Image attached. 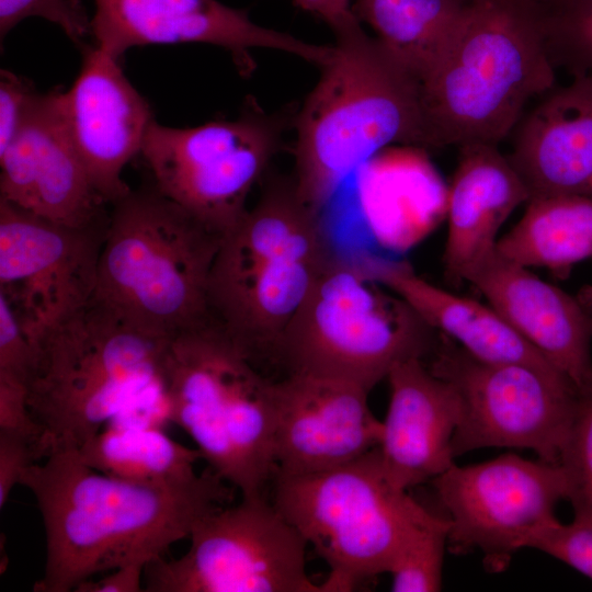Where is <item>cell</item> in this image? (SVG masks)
Masks as SVG:
<instances>
[{
	"mask_svg": "<svg viewBox=\"0 0 592 592\" xmlns=\"http://www.w3.org/2000/svg\"><path fill=\"white\" fill-rule=\"evenodd\" d=\"M0 200L50 221L87 227L107 219L62 113L61 92L35 93L0 150Z\"/></svg>",
	"mask_w": 592,
	"mask_h": 592,
	"instance_id": "17",
	"label": "cell"
},
{
	"mask_svg": "<svg viewBox=\"0 0 592 592\" xmlns=\"http://www.w3.org/2000/svg\"><path fill=\"white\" fill-rule=\"evenodd\" d=\"M466 0H354L353 12L421 82L445 50Z\"/></svg>",
	"mask_w": 592,
	"mask_h": 592,
	"instance_id": "26",
	"label": "cell"
},
{
	"mask_svg": "<svg viewBox=\"0 0 592 592\" xmlns=\"http://www.w3.org/2000/svg\"><path fill=\"white\" fill-rule=\"evenodd\" d=\"M301 10L311 13L325 22L340 37L362 27L353 12L351 0H293Z\"/></svg>",
	"mask_w": 592,
	"mask_h": 592,
	"instance_id": "36",
	"label": "cell"
},
{
	"mask_svg": "<svg viewBox=\"0 0 592 592\" xmlns=\"http://www.w3.org/2000/svg\"><path fill=\"white\" fill-rule=\"evenodd\" d=\"M497 252L525 267L563 271L592 257V197H531L519 223L498 239Z\"/></svg>",
	"mask_w": 592,
	"mask_h": 592,
	"instance_id": "24",
	"label": "cell"
},
{
	"mask_svg": "<svg viewBox=\"0 0 592 592\" xmlns=\"http://www.w3.org/2000/svg\"><path fill=\"white\" fill-rule=\"evenodd\" d=\"M432 482L449 516V549H480L487 568L496 571L527 548L536 532L559 521L556 505L567 499L559 464L511 453L468 466L453 464Z\"/></svg>",
	"mask_w": 592,
	"mask_h": 592,
	"instance_id": "13",
	"label": "cell"
},
{
	"mask_svg": "<svg viewBox=\"0 0 592 592\" xmlns=\"http://www.w3.org/2000/svg\"><path fill=\"white\" fill-rule=\"evenodd\" d=\"M145 565L133 563L110 571L99 580L81 582L76 592H140L144 590Z\"/></svg>",
	"mask_w": 592,
	"mask_h": 592,
	"instance_id": "37",
	"label": "cell"
},
{
	"mask_svg": "<svg viewBox=\"0 0 592 592\" xmlns=\"http://www.w3.org/2000/svg\"><path fill=\"white\" fill-rule=\"evenodd\" d=\"M361 257L379 283L400 296L434 331L456 341L473 357L487 363L525 364L546 373L562 374L490 305L435 286L419 276L406 261L368 253H361Z\"/></svg>",
	"mask_w": 592,
	"mask_h": 592,
	"instance_id": "23",
	"label": "cell"
},
{
	"mask_svg": "<svg viewBox=\"0 0 592 592\" xmlns=\"http://www.w3.org/2000/svg\"><path fill=\"white\" fill-rule=\"evenodd\" d=\"M387 379L390 397L378 451L388 479L409 490L454 464L452 439L463 402L456 387L419 357L397 363Z\"/></svg>",
	"mask_w": 592,
	"mask_h": 592,
	"instance_id": "20",
	"label": "cell"
},
{
	"mask_svg": "<svg viewBox=\"0 0 592 592\" xmlns=\"http://www.w3.org/2000/svg\"><path fill=\"white\" fill-rule=\"evenodd\" d=\"M296 115L293 181L325 212L343 181L391 144L435 147L421 80L363 27L335 37Z\"/></svg>",
	"mask_w": 592,
	"mask_h": 592,
	"instance_id": "2",
	"label": "cell"
},
{
	"mask_svg": "<svg viewBox=\"0 0 592 592\" xmlns=\"http://www.w3.org/2000/svg\"><path fill=\"white\" fill-rule=\"evenodd\" d=\"M179 558L145 568L146 592H323L307 572L308 544L265 496L205 514Z\"/></svg>",
	"mask_w": 592,
	"mask_h": 592,
	"instance_id": "11",
	"label": "cell"
},
{
	"mask_svg": "<svg viewBox=\"0 0 592 592\" xmlns=\"http://www.w3.org/2000/svg\"><path fill=\"white\" fill-rule=\"evenodd\" d=\"M107 221L65 226L0 200V294L35 352L92 299Z\"/></svg>",
	"mask_w": 592,
	"mask_h": 592,
	"instance_id": "14",
	"label": "cell"
},
{
	"mask_svg": "<svg viewBox=\"0 0 592 592\" xmlns=\"http://www.w3.org/2000/svg\"><path fill=\"white\" fill-rule=\"evenodd\" d=\"M173 337L94 299L50 331L36 348L27 383L39 459L80 448L127 411L166 406Z\"/></svg>",
	"mask_w": 592,
	"mask_h": 592,
	"instance_id": "3",
	"label": "cell"
},
{
	"mask_svg": "<svg viewBox=\"0 0 592 592\" xmlns=\"http://www.w3.org/2000/svg\"><path fill=\"white\" fill-rule=\"evenodd\" d=\"M272 502L328 565L322 591H351L389 572L407 543L440 517L388 479L378 446L329 470L274 476Z\"/></svg>",
	"mask_w": 592,
	"mask_h": 592,
	"instance_id": "9",
	"label": "cell"
},
{
	"mask_svg": "<svg viewBox=\"0 0 592 592\" xmlns=\"http://www.w3.org/2000/svg\"><path fill=\"white\" fill-rule=\"evenodd\" d=\"M592 579V521L573 519L540 528L527 544Z\"/></svg>",
	"mask_w": 592,
	"mask_h": 592,
	"instance_id": "30",
	"label": "cell"
},
{
	"mask_svg": "<svg viewBox=\"0 0 592 592\" xmlns=\"http://www.w3.org/2000/svg\"><path fill=\"white\" fill-rule=\"evenodd\" d=\"M0 431L30 439L38 458L41 429L34 421L27 403V385L0 376Z\"/></svg>",
	"mask_w": 592,
	"mask_h": 592,
	"instance_id": "33",
	"label": "cell"
},
{
	"mask_svg": "<svg viewBox=\"0 0 592 592\" xmlns=\"http://www.w3.org/2000/svg\"><path fill=\"white\" fill-rule=\"evenodd\" d=\"M33 442L20 434L0 431V508L24 471L37 460Z\"/></svg>",
	"mask_w": 592,
	"mask_h": 592,
	"instance_id": "35",
	"label": "cell"
},
{
	"mask_svg": "<svg viewBox=\"0 0 592 592\" xmlns=\"http://www.w3.org/2000/svg\"><path fill=\"white\" fill-rule=\"evenodd\" d=\"M432 331L369 273L361 254L339 250L285 328L273 357L287 373L371 391L397 363L432 351Z\"/></svg>",
	"mask_w": 592,
	"mask_h": 592,
	"instance_id": "8",
	"label": "cell"
},
{
	"mask_svg": "<svg viewBox=\"0 0 592 592\" xmlns=\"http://www.w3.org/2000/svg\"><path fill=\"white\" fill-rule=\"evenodd\" d=\"M574 519L592 521V396L582 397L560 452Z\"/></svg>",
	"mask_w": 592,
	"mask_h": 592,
	"instance_id": "28",
	"label": "cell"
},
{
	"mask_svg": "<svg viewBox=\"0 0 592 592\" xmlns=\"http://www.w3.org/2000/svg\"><path fill=\"white\" fill-rule=\"evenodd\" d=\"M223 236L155 186L130 190L112 204L92 299L169 335L201 325Z\"/></svg>",
	"mask_w": 592,
	"mask_h": 592,
	"instance_id": "7",
	"label": "cell"
},
{
	"mask_svg": "<svg viewBox=\"0 0 592 592\" xmlns=\"http://www.w3.org/2000/svg\"><path fill=\"white\" fill-rule=\"evenodd\" d=\"M449 520L440 516L421 528L401 549L389 572L394 592H435L442 587V567Z\"/></svg>",
	"mask_w": 592,
	"mask_h": 592,
	"instance_id": "27",
	"label": "cell"
},
{
	"mask_svg": "<svg viewBox=\"0 0 592 592\" xmlns=\"http://www.w3.org/2000/svg\"><path fill=\"white\" fill-rule=\"evenodd\" d=\"M548 49L555 64L574 76L592 71V11L547 26Z\"/></svg>",
	"mask_w": 592,
	"mask_h": 592,
	"instance_id": "31",
	"label": "cell"
},
{
	"mask_svg": "<svg viewBox=\"0 0 592 592\" xmlns=\"http://www.w3.org/2000/svg\"><path fill=\"white\" fill-rule=\"evenodd\" d=\"M36 92L22 78L2 69L0 75V150L15 136Z\"/></svg>",
	"mask_w": 592,
	"mask_h": 592,
	"instance_id": "34",
	"label": "cell"
},
{
	"mask_svg": "<svg viewBox=\"0 0 592 592\" xmlns=\"http://www.w3.org/2000/svg\"><path fill=\"white\" fill-rule=\"evenodd\" d=\"M547 31L530 0H466L422 81L435 147L497 145L515 128L527 102L555 84Z\"/></svg>",
	"mask_w": 592,
	"mask_h": 592,
	"instance_id": "4",
	"label": "cell"
},
{
	"mask_svg": "<svg viewBox=\"0 0 592 592\" xmlns=\"http://www.w3.org/2000/svg\"><path fill=\"white\" fill-rule=\"evenodd\" d=\"M39 16L56 25L79 47L91 34V20L80 0H0V37L20 22Z\"/></svg>",
	"mask_w": 592,
	"mask_h": 592,
	"instance_id": "29",
	"label": "cell"
},
{
	"mask_svg": "<svg viewBox=\"0 0 592 592\" xmlns=\"http://www.w3.org/2000/svg\"><path fill=\"white\" fill-rule=\"evenodd\" d=\"M338 252L323 212L299 198L292 177L273 179L221 238L208 285L210 318L255 362L273 357Z\"/></svg>",
	"mask_w": 592,
	"mask_h": 592,
	"instance_id": "5",
	"label": "cell"
},
{
	"mask_svg": "<svg viewBox=\"0 0 592 592\" xmlns=\"http://www.w3.org/2000/svg\"><path fill=\"white\" fill-rule=\"evenodd\" d=\"M168 419L243 498L275 476L273 385L251 354L209 318L172 339L164 367Z\"/></svg>",
	"mask_w": 592,
	"mask_h": 592,
	"instance_id": "6",
	"label": "cell"
},
{
	"mask_svg": "<svg viewBox=\"0 0 592 592\" xmlns=\"http://www.w3.org/2000/svg\"><path fill=\"white\" fill-rule=\"evenodd\" d=\"M91 35L98 48L118 59L135 46L204 43L229 50L240 61L253 48L296 55L319 68L332 45H316L254 23L246 10L217 0H93Z\"/></svg>",
	"mask_w": 592,
	"mask_h": 592,
	"instance_id": "16",
	"label": "cell"
},
{
	"mask_svg": "<svg viewBox=\"0 0 592 592\" xmlns=\"http://www.w3.org/2000/svg\"><path fill=\"white\" fill-rule=\"evenodd\" d=\"M35 349L13 308L0 294V376L27 385L35 365Z\"/></svg>",
	"mask_w": 592,
	"mask_h": 592,
	"instance_id": "32",
	"label": "cell"
},
{
	"mask_svg": "<svg viewBox=\"0 0 592 592\" xmlns=\"http://www.w3.org/2000/svg\"><path fill=\"white\" fill-rule=\"evenodd\" d=\"M465 281L583 397L592 396V315L578 299L497 250Z\"/></svg>",
	"mask_w": 592,
	"mask_h": 592,
	"instance_id": "19",
	"label": "cell"
},
{
	"mask_svg": "<svg viewBox=\"0 0 592 592\" xmlns=\"http://www.w3.org/2000/svg\"><path fill=\"white\" fill-rule=\"evenodd\" d=\"M547 25L570 20L592 11V0H530Z\"/></svg>",
	"mask_w": 592,
	"mask_h": 592,
	"instance_id": "38",
	"label": "cell"
},
{
	"mask_svg": "<svg viewBox=\"0 0 592 592\" xmlns=\"http://www.w3.org/2000/svg\"><path fill=\"white\" fill-rule=\"evenodd\" d=\"M88 466L109 476L146 483H175L194 478L203 458L155 424L107 425L77 449Z\"/></svg>",
	"mask_w": 592,
	"mask_h": 592,
	"instance_id": "25",
	"label": "cell"
},
{
	"mask_svg": "<svg viewBox=\"0 0 592 592\" xmlns=\"http://www.w3.org/2000/svg\"><path fill=\"white\" fill-rule=\"evenodd\" d=\"M459 158L446 195L448 220L443 255L447 278L459 282L494 252L498 231L531 195L497 145L470 143Z\"/></svg>",
	"mask_w": 592,
	"mask_h": 592,
	"instance_id": "22",
	"label": "cell"
},
{
	"mask_svg": "<svg viewBox=\"0 0 592 592\" xmlns=\"http://www.w3.org/2000/svg\"><path fill=\"white\" fill-rule=\"evenodd\" d=\"M33 463L20 485L34 496L45 531L44 573L35 592H70L101 572L162 558L236 490L209 467L175 483L100 473L77 449Z\"/></svg>",
	"mask_w": 592,
	"mask_h": 592,
	"instance_id": "1",
	"label": "cell"
},
{
	"mask_svg": "<svg viewBox=\"0 0 592 592\" xmlns=\"http://www.w3.org/2000/svg\"><path fill=\"white\" fill-rule=\"evenodd\" d=\"M431 371L458 390L463 414L454 457L485 447L527 448L558 464L582 395L562 374L519 363H487L444 341Z\"/></svg>",
	"mask_w": 592,
	"mask_h": 592,
	"instance_id": "12",
	"label": "cell"
},
{
	"mask_svg": "<svg viewBox=\"0 0 592 592\" xmlns=\"http://www.w3.org/2000/svg\"><path fill=\"white\" fill-rule=\"evenodd\" d=\"M61 106L92 186L105 204H114L132 190L123 171L140 153L153 119L147 101L118 59L87 46L78 77L61 92Z\"/></svg>",
	"mask_w": 592,
	"mask_h": 592,
	"instance_id": "18",
	"label": "cell"
},
{
	"mask_svg": "<svg viewBox=\"0 0 592 592\" xmlns=\"http://www.w3.org/2000/svg\"><path fill=\"white\" fill-rule=\"evenodd\" d=\"M285 117L248 101L232 121L178 128L151 121L140 155L153 186L224 235L248 209L251 190L278 150Z\"/></svg>",
	"mask_w": 592,
	"mask_h": 592,
	"instance_id": "10",
	"label": "cell"
},
{
	"mask_svg": "<svg viewBox=\"0 0 592 592\" xmlns=\"http://www.w3.org/2000/svg\"><path fill=\"white\" fill-rule=\"evenodd\" d=\"M509 159L531 197H592V71L553 91L526 115Z\"/></svg>",
	"mask_w": 592,
	"mask_h": 592,
	"instance_id": "21",
	"label": "cell"
},
{
	"mask_svg": "<svg viewBox=\"0 0 592 592\" xmlns=\"http://www.w3.org/2000/svg\"><path fill=\"white\" fill-rule=\"evenodd\" d=\"M369 392L349 382L300 373L274 380L275 476L329 470L377 447L383 421L371 410Z\"/></svg>",
	"mask_w": 592,
	"mask_h": 592,
	"instance_id": "15",
	"label": "cell"
}]
</instances>
